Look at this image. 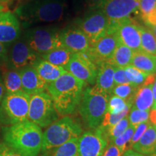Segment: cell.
I'll return each instance as SVG.
<instances>
[{"label":"cell","instance_id":"6da1fadb","mask_svg":"<svg viewBox=\"0 0 156 156\" xmlns=\"http://www.w3.org/2000/svg\"><path fill=\"white\" fill-rule=\"evenodd\" d=\"M85 83L67 72L53 83L48 84L47 90L58 115L73 114L79 106Z\"/></svg>","mask_w":156,"mask_h":156},{"label":"cell","instance_id":"7a4b0ae2","mask_svg":"<svg viewBox=\"0 0 156 156\" xmlns=\"http://www.w3.org/2000/svg\"><path fill=\"white\" fill-rule=\"evenodd\" d=\"M5 142L27 156H37L42 150L43 132L30 121L2 128Z\"/></svg>","mask_w":156,"mask_h":156},{"label":"cell","instance_id":"3957f363","mask_svg":"<svg viewBox=\"0 0 156 156\" xmlns=\"http://www.w3.org/2000/svg\"><path fill=\"white\" fill-rule=\"evenodd\" d=\"M110 95L97 85L87 87L83 92L79 103V113L84 124L90 129L98 127L103 122L108 108Z\"/></svg>","mask_w":156,"mask_h":156},{"label":"cell","instance_id":"277c9868","mask_svg":"<svg viewBox=\"0 0 156 156\" xmlns=\"http://www.w3.org/2000/svg\"><path fill=\"white\" fill-rule=\"evenodd\" d=\"M82 134L83 129L79 123L70 116L62 117L50 124L43 133L42 151H47L78 139Z\"/></svg>","mask_w":156,"mask_h":156},{"label":"cell","instance_id":"5b68a950","mask_svg":"<svg viewBox=\"0 0 156 156\" xmlns=\"http://www.w3.org/2000/svg\"><path fill=\"white\" fill-rule=\"evenodd\" d=\"M30 99L23 90L6 93L0 106V123L9 126L28 121Z\"/></svg>","mask_w":156,"mask_h":156},{"label":"cell","instance_id":"8992f818","mask_svg":"<svg viewBox=\"0 0 156 156\" xmlns=\"http://www.w3.org/2000/svg\"><path fill=\"white\" fill-rule=\"evenodd\" d=\"M58 114L48 93L41 92L30 95L28 110L30 122L44 128L58 120Z\"/></svg>","mask_w":156,"mask_h":156},{"label":"cell","instance_id":"52a82bcc","mask_svg":"<svg viewBox=\"0 0 156 156\" xmlns=\"http://www.w3.org/2000/svg\"><path fill=\"white\" fill-rule=\"evenodd\" d=\"M60 33L52 28H36L26 34V44L38 55L61 47Z\"/></svg>","mask_w":156,"mask_h":156},{"label":"cell","instance_id":"ba28073f","mask_svg":"<svg viewBox=\"0 0 156 156\" xmlns=\"http://www.w3.org/2000/svg\"><path fill=\"white\" fill-rule=\"evenodd\" d=\"M108 144L106 129L100 125L84 132L78 138L80 156H102Z\"/></svg>","mask_w":156,"mask_h":156},{"label":"cell","instance_id":"9c48e42d","mask_svg":"<svg viewBox=\"0 0 156 156\" xmlns=\"http://www.w3.org/2000/svg\"><path fill=\"white\" fill-rule=\"evenodd\" d=\"M64 11V3L58 1H47L37 3L30 9H20L19 12L22 17L32 19L40 22H54L59 20L63 16Z\"/></svg>","mask_w":156,"mask_h":156},{"label":"cell","instance_id":"30bf717a","mask_svg":"<svg viewBox=\"0 0 156 156\" xmlns=\"http://www.w3.org/2000/svg\"><path fill=\"white\" fill-rule=\"evenodd\" d=\"M139 25L130 17L114 24L109 23L107 33H115L119 41L133 51H142Z\"/></svg>","mask_w":156,"mask_h":156},{"label":"cell","instance_id":"8fae6325","mask_svg":"<svg viewBox=\"0 0 156 156\" xmlns=\"http://www.w3.org/2000/svg\"><path fill=\"white\" fill-rule=\"evenodd\" d=\"M140 0H104L101 8L110 24L130 18L139 11Z\"/></svg>","mask_w":156,"mask_h":156},{"label":"cell","instance_id":"7c38bea8","mask_svg":"<svg viewBox=\"0 0 156 156\" xmlns=\"http://www.w3.org/2000/svg\"><path fill=\"white\" fill-rule=\"evenodd\" d=\"M64 68L72 75L85 83L92 85L96 80L97 66L82 57L78 53L73 54L69 62Z\"/></svg>","mask_w":156,"mask_h":156},{"label":"cell","instance_id":"4fadbf2b","mask_svg":"<svg viewBox=\"0 0 156 156\" xmlns=\"http://www.w3.org/2000/svg\"><path fill=\"white\" fill-rule=\"evenodd\" d=\"M108 27V19L101 9L88 15L80 23V30L88 37L91 44L106 34Z\"/></svg>","mask_w":156,"mask_h":156},{"label":"cell","instance_id":"5bb4252c","mask_svg":"<svg viewBox=\"0 0 156 156\" xmlns=\"http://www.w3.org/2000/svg\"><path fill=\"white\" fill-rule=\"evenodd\" d=\"M119 42V40L115 33H106L91 44L90 50L97 59L99 66L112 57Z\"/></svg>","mask_w":156,"mask_h":156},{"label":"cell","instance_id":"9a60e30c","mask_svg":"<svg viewBox=\"0 0 156 156\" xmlns=\"http://www.w3.org/2000/svg\"><path fill=\"white\" fill-rule=\"evenodd\" d=\"M10 63L15 69H22L27 67L34 66L38 58V54L29 47L26 43L16 42L10 51Z\"/></svg>","mask_w":156,"mask_h":156},{"label":"cell","instance_id":"2e32d148","mask_svg":"<svg viewBox=\"0 0 156 156\" xmlns=\"http://www.w3.org/2000/svg\"><path fill=\"white\" fill-rule=\"evenodd\" d=\"M60 41L63 47L73 53H80L88 50L91 42L80 29H67L60 33Z\"/></svg>","mask_w":156,"mask_h":156},{"label":"cell","instance_id":"e0dca14e","mask_svg":"<svg viewBox=\"0 0 156 156\" xmlns=\"http://www.w3.org/2000/svg\"><path fill=\"white\" fill-rule=\"evenodd\" d=\"M20 27L15 15L5 12L0 15V43L11 44L19 38Z\"/></svg>","mask_w":156,"mask_h":156},{"label":"cell","instance_id":"ac0fdd59","mask_svg":"<svg viewBox=\"0 0 156 156\" xmlns=\"http://www.w3.org/2000/svg\"><path fill=\"white\" fill-rule=\"evenodd\" d=\"M22 89L29 95L44 92L47 90L48 84L39 76L36 69L30 66L20 70Z\"/></svg>","mask_w":156,"mask_h":156},{"label":"cell","instance_id":"d6986e66","mask_svg":"<svg viewBox=\"0 0 156 156\" xmlns=\"http://www.w3.org/2000/svg\"><path fill=\"white\" fill-rule=\"evenodd\" d=\"M155 75H149L141 86L139 87L134 98L132 107L142 111L150 112L154 105L152 87L155 80Z\"/></svg>","mask_w":156,"mask_h":156},{"label":"cell","instance_id":"ffe728a7","mask_svg":"<svg viewBox=\"0 0 156 156\" xmlns=\"http://www.w3.org/2000/svg\"><path fill=\"white\" fill-rule=\"evenodd\" d=\"M114 70L115 67L106 62H103L98 68L95 85L109 95L113 93L115 87Z\"/></svg>","mask_w":156,"mask_h":156},{"label":"cell","instance_id":"44dd1931","mask_svg":"<svg viewBox=\"0 0 156 156\" xmlns=\"http://www.w3.org/2000/svg\"><path fill=\"white\" fill-rule=\"evenodd\" d=\"M33 67L36 69L39 76L48 85L53 83L60 76L67 72L64 67L54 65L44 59H38Z\"/></svg>","mask_w":156,"mask_h":156},{"label":"cell","instance_id":"7402d4cb","mask_svg":"<svg viewBox=\"0 0 156 156\" xmlns=\"http://www.w3.org/2000/svg\"><path fill=\"white\" fill-rule=\"evenodd\" d=\"M132 150L149 155L156 151V129L151 124L147 129L142 137L134 144L131 147Z\"/></svg>","mask_w":156,"mask_h":156},{"label":"cell","instance_id":"603a6c76","mask_svg":"<svg viewBox=\"0 0 156 156\" xmlns=\"http://www.w3.org/2000/svg\"><path fill=\"white\" fill-rule=\"evenodd\" d=\"M130 65L147 75H155L156 56L148 54L144 51H134Z\"/></svg>","mask_w":156,"mask_h":156},{"label":"cell","instance_id":"cb8c5ba5","mask_svg":"<svg viewBox=\"0 0 156 156\" xmlns=\"http://www.w3.org/2000/svg\"><path fill=\"white\" fill-rule=\"evenodd\" d=\"M133 54L131 48L119 41L112 56L106 62L115 67L125 68L131 64Z\"/></svg>","mask_w":156,"mask_h":156},{"label":"cell","instance_id":"d4e9b609","mask_svg":"<svg viewBox=\"0 0 156 156\" xmlns=\"http://www.w3.org/2000/svg\"><path fill=\"white\" fill-rule=\"evenodd\" d=\"M1 71L2 72V83L5 87L6 93L23 90L19 71L12 69H6L5 67H1Z\"/></svg>","mask_w":156,"mask_h":156},{"label":"cell","instance_id":"484cf974","mask_svg":"<svg viewBox=\"0 0 156 156\" xmlns=\"http://www.w3.org/2000/svg\"><path fill=\"white\" fill-rule=\"evenodd\" d=\"M73 52L67 48L61 46L51 51L47 54L42 55L43 59L46 60L54 65L64 67L69 62V59L73 56Z\"/></svg>","mask_w":156,"mask_h":156},{"label":"cell","instance_id":"4316f807","mask_svg":"<svg viewBox=\"0 0 156 156\" xmlns=\"http://www.w3.org/2000/svg\"><path fill=\"white\" fill-rule=\"evenodd\" d=\"M141 36L142 50L156 56V38L151 28L139 25Z\"/></svg>","mask_w":156,"mask_h":156},{"label":"cell","instance_id":"83f0119b","mask_svg":"<svg viewBox=\"0 0 156 156\" xmlns=\"http://www.w3.org/2000/svg\"><path fill=\"white\" fill-rule=\"evenodd\" d=\"M139 86H136L132 83L122 84V85H116L114 90L113 94L121 98L124 100L128 105L132 107L134 101V98L137 91Z\"/></svg>","mask_w":156,"mask_h":156},{"label":"cell","instance_id":"f1b7e54d","mask_svg":"<svg viewBox=\"0 0 156 156\" xmlns=\"http://www.w3.org/2000/svg\"><path fill=\"white\" fill-rule=\"evenodd\" d=\"M51 156H80L78 139L73 140L56 147Z\"/></svg>","mask_w":156,"mask_h":156},{"label":"cell","instance_id":"f546056e","mask_svg":"<svg viewBox=\"0 0 156 156\" xmlns=\"http://www.w3.org/2000/svg\"><path fill=\"white\" fill-rule=\"evenodd\" d=\"M129 126L128 115L116 124L106 129V136L108 138V142H113L116 138L120 136Z\"/></svg>","mask_w":156,"mask_h":156},{"label":"cell","instance_id":"4dcf8cb0","mask_svg":"<svg viewBox=\"0 0 156 156\" xmlns=\"http://www.w3.org/2000/svg\"><path fill=\"white\" fill-rule=\"evenodd\" d=\"M126 77L129 80L130 83L135 85L136 86H141V85L145 83L147 79V73H143L141 70L136 69V67L132 65H129L124 68Z\"/></svg>","mask_w":156,"mask_h":156},{"label":"cell","instance_id":"1f68e13d","mask_svg":"<svg viewBox=\"0 0 156 156\" xmlns=\"http://www.w3.org/2000/svg\"><path fill=\"white\" fill-rule=\"evenodd\" d=\"M134 129H135V126L129 124V126L125 130V132L116 138L112 142L116 147L119 148L123 153L129 148V144L131 142L132 135L134 134Z\"/></svg>","mask_w":156,"mask_h":156},{"label":"cell","instance_id":"d6a6232c","mask_svg":"<svg viewBox=\"0 0 156 156\" xmlns=\"http://www.w3.org/2000/svg\"><path fill=\"white\" fill-rule=\"evenodd\" d=\"M150 112L142 111L132 107L128 114V119L129 124L132 126H136L141 123L149 122Z\"/></svg>","mask_w":156,"mask_h":156},{"label":"cell","instance_id":"836d02e7","mask_svg":"<svg viewBox=\"0 0 156 156\" xmlns=\"http://www.w3.org/2000/svg\"><path fill=\"white\" fill-rule=\"evenodd\" d=\"M127 107H132L128 105L124 100L121 98L113 95L109 97L107 112L112 114H119L124 111Z\"/></svg>","mask_w":156,"mask_h":156},{"label":"cell","instance_id":"e575fe53","mask_svg":"<svg viewBox=\"0 0 156 156\" xmlns=\"http://www.w3.org/2000/svg\"><path fill=\"white\" fill-rule=\"evenodd\" d=\"M131 108L132 107H127V108H126L124 111H123L122 112L116 114H110L109 112H106L101 125L103 127L106 129L114 125V124H116L117 122H119L120 120H122V119H124V117L127 116Z\"/></svg>","mask_w":156,"mask_h":156},{"label":"cell","instance_id":"d590c367","mask_svg":"<svg viewBox=\"0 0 156 156\" xmlns=\"http://www.w3.org/2000/svg\"><path fill=\"white\" fill-rule=\"evenodd\" d=\"M151 124L150 123V122H146L141 123V124L135 126V129H134V134L132 135L131 142H130L129 144V149H131L132 146L134 144H135L142 137V136L143 135L144 133H145L147 129L148 128V126L151 125Z\"/></svg>","mask_w":156,"mask_h":156},{"label":"cell","instance_id":"8d00e7d4","mask_svg":"<svg viewBox=\"0 0 156 156\" xmlns=\"http://www.w3.org/2000/svg\"><path fill=\"white\" fill-rule=\"evenodd\" d=\"M156 9V0H140L139 11L141 16L147 15Z\"/></svg>","mask_w":156,"mask_h":156},{"label":"cell","instance_id":"74e56055","mask_svg":"<svg viewBox=\"0 0 156 156\" xmlns=\"http://www.w3.org/2000/svg\"><path fill=\"white\" fill-rule=\"evenodd\" d=\"M0 156H27L7 142H0Z\"/></svg>","mask_w":156,"mask_h":156},{"label":"cell","instance_id":"f35d334b","mask_svg":"<svg viewBox=\"0 0 156 156\" xmlns=\"http://www.w3.org/2000/svg\"><path fill=\"white\" fill-rule=\"evenodd\" d=\"M114 79L115 85L130 83L129 80L127 77H126L124 68L115 67Z\"/></svg>","mask_w":156,"mask_h":156},{"label":"cell","instance_id":"ab89813d","mask_svg":"<svg viewBox=\"0 0 156 156\" xmlns=\"http://www.w3.org/2000/svg\"><path fill=\"white\" fill-rule=\"evenodd\" d=\"M123 153L118 147L112 142H108L102 156H122Z\"/></svg>","mask_w":156,"mask_h":156},{"label":"cell","instance_id":"60d3db41","mask_svg":"<svg viewBox=\"0 0 156 156\" xmlns=\"http://www.w3.org/2000/svg\"><path fill=\"white\" fill-rule=\"evenodd\" d=\"M142 20L149 28L156 26V9L147 15L142 17Z\"/></svg>","mask_w":156,"mask_h":156},{"label":"cell","instance_id":"b9f144b4","mask_svg":"<svg viewBox=\"0 0 156 156\" xmlns=\"http://www.w3.org/2000/svg\"><path fill=\"white\" fill-rule=\"evenodd\" d=\"M7 50L5 44L0 43V61H5L7 58Z\"/></svg>","mask_w":156,"mask_h":156},{"label":"cell","instance_id":"7bdbcfd3","mask_svg":"<svg viewBox=\"0 0 156 156\" xmlns=\"http://www.w3.org/2000/svg\"><path fill=\"white\" fill-rule=\"evenodd\" d=\"M104 0H88V4L93 8H99L101 7Z\"/></svg>","mask_w":156,"mask_h":156},{"label":"cell","instance_id":"ee69618b","mask_svg":"<svg viewBox=\"0 0 156 156\" xmlns=\"http://www.w3.org/2000/svg\"><path fill=\"white\" fill-rule=\"evenodd\" d=\"M122 156H147V155H143V154L134 151L132 149H128L124 152Z\"/></svg>","mask_w":156,"mask_h":156},{"label":"cell","instance_id":"f6af8a7d","mask_svg":"<svg viewBox=\"0 0 156 156\" xmlns=\"http://www.w3.org/2000/svg\"><path fill=\"white\" fill-rule=\"evenodd\" d=\"M5 94H6L5 87L4 86L2 80V79L0 78V103H1L2 101Z\"/></svg>","mask_w":156,"mask_h":156},{"label":"cell","instance_id":"bcb514c9","mask_svg":"<svg viewBox=\"0 0 156 156\" xmlns=\"http://www.w3.org/2000/svg\"><path fill=\"white\" fill-rule=\"evenodd\" d=\"M152 90H153L154 105H155V104H156V75L155 76V80H154V83L153 84V87H152Z\"/></svg>","mask_w":156,"mask_h":156},{"label":"cell","instance_id":"7dc6e473","mask_svg":"<svg viewBox=\"0 0 156 156\" xmlns=\"http://www.w3.org/2000/svg\"><path fill=\"white\" fill-rule=\"evenodd\" d=\"M4 0H0V15H2V13L5 12V9H6V7L4 4Z\"/></svg>","mask_w":156,"mask_h":156},{"label":"cell","instance_id":"c3c4849f","mask_svg":"<svg viewBox=\"0 0 156 156\" xmlns=\"http://www.w3.org/2000/svg\"><path fill=\"white\" fill-rule=\"evenodd\" d=\"M151 29L152 30V31H153V33L154 34V35H155V38H156V26L153 27V28H152Z\"/></svg>","mask_w":156,"mask_h":156},{"label":"cell","instance_id":"681fc988","mask_svg":"<svg viewBox=\"0 0 156 156\" xmlns=\"http://www.w3.org/2000/svg\"><path fill=\"white\" fill-rule=\"evenodd\" d=\"M147 156H156V151L154 152V153H153L152 154H151V155H149Z\"/></svg>","mask_w":156,"mask_h":156},{"label":"cell","instance_id":"f907efd6","mask_svg":"<svg viewBox=\"0 0 156 156\" xmlns=\"http://www.w3.org/2000/svg\"><path fill=\"white\" fill-rule=\"evenodd\" d=\"M155 108V109H156V104H155V105H153V108Z\"/></svg>","mask_w":156,"mask_h":156},{"label":"cell","instance_id":"816d5d0a","mask_svg":"<svg viewBox=\"0 0 156 156\" xmlns=\"http://www.w3.org/2000/svg\"><path fill=\"white\" fill-rule=\"evenodd\" d=\"M1 125H2V124H1V123H0V127H1Z\"/></svg>","mask_w":156,"mask_h":156},{"label":"cell","instance_id":"f5cc1de1","mask_svg":"<svg viewBox=\"0 0 156 156\" xmlns=\"http://www.w3.org/2000/svg\"><path fill=\"white\" fill-rule=\"evenodd\" d=\"M0 71H1V67H0Z\"/></svg>","mask_w":156,"mask_h":156},{"label":"cell","instance_id":"db71d44e","mask_svg":"<svg viewBox=\"0 0 156 156\" xmlns=\"http://www.w3.org/2000/svg\"><path fill=\"white\" fill-rule=\"evenodd\" d=\"M155 126V129H156V126Z\"/></svg>","mask_w":156,"mask_h":156}]
</instances>
